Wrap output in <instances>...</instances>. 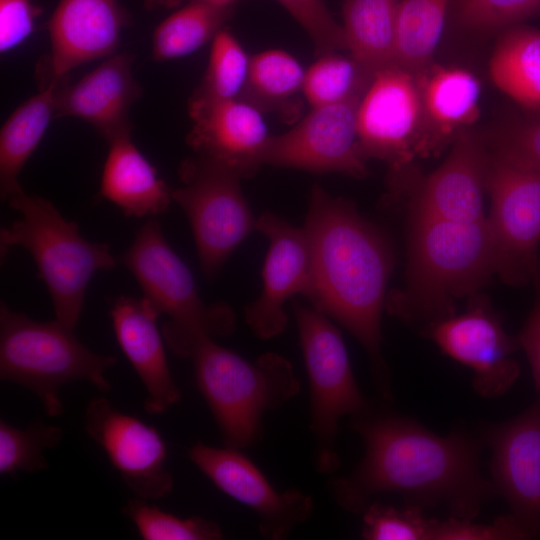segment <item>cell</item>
Returning a JSON list of instances; mask_svg holds the SVG:
<instances>
[{
  "label": "cell",
  "mask_w": 540,
  "mask_h": 540,
  "mask_svg": "<svg viewBox=\"0 0 540 540\" xmlns=\"http://www.w3.org/2000/svg\"><path fill=\"white\" fill-rule=\"evenodd\" d=\"M351 424L364 442V457L351 474L328 483L333 499L349 512L362 513L372 496L393 492L408 504L444 505L451 516L472 519L498 496L480 472L478 442L463 433L438 436L373 406Z\"/></svg>",
  "instance_id": "1"
},
{
  "label": "cell",
  "mask_w": 540,
  "mask_h": 540,
  "mask_svg": "<svg viewBox=\"0 0 540 540\" xmlns=\"http://www.w3.org/2000/svg\"><path fill=\"white\" fill-rule=\"evenodd\" d=\"M313 307L346 328L365 348L383 398L391 396L381 355V315L392 270L387 239L355 206L312 188L304 225Z\"/></svg>",
  "instance_id": "2"
},
{
  "label": "cell",
  "mask_w": 540,
  "mask_h": 540,
  "mask_svg": "<svg viewBox=\"0 0 540 540\" xmlns=\"http://www.w3.org/2000/svg\"><path fill=\"white\" fill-rule=\"evenodd\" d=\"M495 273L487 218L457 222L411 216L406 285L386 305L392 315L428 327L454 315L456 299L474 294Z\"/></svg>",
  "instance_id": "3"
},
{
  "label": "cell",
  "mask_w": 540,
  "mask_h": 540,
  "mask_svg": "<svg viewBox=\"0 0 540 540\" xmlns=\"http://www.w3.org/2000/svg\"><path fill=\"white\" fill-rule=\"evenodd\" d=\"M7 202L21 217L0 231L2 256L14 246L31 254L49 290L55 319L74 330L91 278L113 268L116 258L108 245L83 238L77 223L68 221L51 201L22 190Z\"/></svg>",
  "instance_id": "4"
},
{
  "label": "cell",
  "mask_w": 540,
  "mask_h": 540,
  "mask_svg": "<svg viewBox=\"0 0 540 540\" xmlns=\"http://www.w3.org/2000/svg\"><path fill=\"white\" fill-rule=\"evenodd\" d=\"M190 359L195 379L226 447L253 446L262 432V418L295 397L300 390L291 363L275 353L250 362L208 339Z\"/></svg>",
  "instance_id": "5"
},
{
  "label": "cell",
  "mask_w": 540,
  "mask_h": 540,
  "mask_svg": "<svg viewBox=\"0 0 540 540\" xmlns=\"http://www.w3.org/2000/svg\"><path fill=\"white\" fill-rule=\"evenodd\" d=\"M116 362L87 348L58 320L36 321L1 302L0 378L32 391L49 416L63 414L59 392L66 384L87 381L110 391L105 372Z\"/></svg>",
  "instance_id": "6"
},
{
  "label": "cell",
  "mask_w": 540,
  "mask_h": 540,
  "mask_svg": "<svg viewBox=\"0 0 540 540\" xmlns=\"http://www.w3.org/2000/svg\"><path fill=\"white\" fill-rule=\"evenodd\" d=\"M121 262L138 281L142 298L159 316H169L162 335L179 357L190 358L201 342L233 333L232 309L224 303H203L190 269L171 248L158 221L150 219L138 229Z\"/></svg>",
  "instance_id": "7"
},
{
  "label": "cell",
  "mask_w": 540,
  "mask_h": 540,
  "mask_svg": "<svg viewBox=\"0 0 540 540\" xmlns=\"http://www.w3.org/2000/svg\"><path fill=\"white\" fill-rule=\"evenodd\" d=\"M300 344L310 386V429L314 463L321 474L340 466L335 442L342 417H357L372 408L355 380L340 331L325 314L294 304Z\"/></svg>",
  "instance_id": "8"
},
{
  "label": "cell",
  "mask_w": 540,
  "mask_h": 540,
  "mask_svg": "<svg viewBox=\"0 0 540 540\" xmlns=\"http://www.w3.org/2000/svg\"><path fill=\"white\" fill-rule=\"evenodd\" d=\"M181 186L171 198L186 214L203 273L214 277L235 248L256 229L241 176L230 167L195 155L179 167Z\"/></svg>",
  "instance_id": "9"
},
{
  "label": "cell",
  "mask_w": 540,
  "mask_h": 540,
  "mask_svg": "<svg viewBox=\"0 0 540 540\" xmlns=\"http://www.w3.org/2000/svg\"><path fill=\"white\" fill-rule=\"evenodd\" d=\"M486 190L491 198L487 221L496 273L512 285L536 281L540 277V174L488 151Z\"/></svg>",
  "instance_id": "10"
},
{
  "label": "cell",
  "mask_w": 540,
  "mask_h": 540,
  "mask_svg": "<svg viewBox=\"0 0 540 540\" xmlns=\"http://www.w3.org/2000/svg\"><path fill=\"white\" fill-rule=\"evenodd\" d=\"M423 132L420 91L414 73L392 63L373 77L357 111V135L363 158L386 162L392 183L408 180L419 156Z\"/></svg>",
  "instance_id": "11"
},
{
  "label": "cell",
  "mask_w": 540,
  "mask_h": 540,
  "mask_svg": "<svg viewBox=\"0 0 540 540\" xmlns=\"http://www.w3.org/2000/svg\"><path fill=\"white\" fill-rule=\"evenodd\" d=\"M361 98L313 107L289 131L269 136L257 155V167L269 164L365 176L366 160L360 152L357 135Z\"/></svg>",
  "instance_id": "12"
},
{
  "label": "cell",
  "mask_w": 540,
  "mask_h": 540,
  "mask_svg": "<svg viewBox=\"0 0 540 540\" xmlns=\"http://www.w3.org/2000/svg\"><path fill=\"white\" fill-rule=\"evenodd\" d=\"M83 421L88 436L137 497L160 499L171 493L174 480L166 468L167 448L154 427L121 412L104 396L88 403Z\"/></svg>",
  "instance_id": "13"
},
{
  "label": "cell",
  "mask_w": 540,
  "mask_h": 540,
  "mask_svg": "<svg viewBox=\"0 0 540 540\" xmlns=\"http://www.w3.org/2000/svg\"><path fill=\"white\" fill-rule=\"evenodd\" d=\"M439 349L473 371V386L485 398L504 395L515 384L520 367L512 357L520 347L499 317L485 303L427 327Z\"/></svg>",
  "instance_id": "14"
},
{
  "label": "cell",
  "mask_w": 540,
  "mask_h": 540,
  "mask_svg": "<svg viewBox=\"0 0 540 540\" xmlns=\"http://www.w3.org/2000/svg\"><path fill=\"white\" fill-rule=\"evenodd\" d=\"M188 457L222 492L256 513L260 534L266 539H285L313 512L309 495L298 490L277 491L238 449L198 442L189 449Z\"/></svg>",
  "instance_id": "15"
},
{
  "label": "cell",
  "mask_w": 540,
  "mask_h": 540,
  "mask_svg": "<svg viewBox=\"0 0 540 540\" xmlns=\"http://www.w3.org/2000/svg\"><path fill=\"white\" fill-rule=\"evenodd\" d=\"M129 16L117 0H59L47 29L50 53L40 62V84L61 80L93 60L114 54Z\"/></svg>",
  "instance_id": "16"
},
{
  "label": "cell",
  "mask_w": 540,
  "mask_h": 540,
  "mask_svg": "<svg viewBox=\"0 0 540 540\" xmlns=\"http://www.w3.org/2000/svg\"><path fill=\"white\" fill-rule=\"evenodd\" d=\"M256 230L268 238L269 249L261 295L245 308V320L255 336L270 339L286 328L284 303L295 294H310V251L304 228L291 226L272 213L256 219Z\"/></svg>",
  "instance_id": "17"
},
{
  "label": "cell",
  "mask_w": 540,
  "mask_h": 540,
  "mask_svg": "<svg viewBox=\"0 0 540 540\" xmlns=\"http://www.w3.org/2000/svg\"><path fill=\"white\" fill-rule=\"evenodd\" d=\"M490 470L511 514L540 532V400L516 417L487 426Z\"/></svg>",
  "instance_id": "18"
},
{
  "label": "cell",
  "mask_w": 540,
  "mask_h": 540,
  "mask_svg": "<svg viewBox=\"0 0 540 540\" xmlns=\"http://www.w3.org/2000/svg\"><path fill=\"white\" fill-rule=\"evenodd\" d=\"M488 149L472 128L458 134L447 158L425 177L411 201V216L457 222L485 219Z\"/></svg>",
  "instance_id": "19"
},
{
  "label": "cell",
  "mask_w": 540,
  "mask_h": 540,
  "mask_svg": "<svg viewBox=\"0 0 540 540\" xmlns=\"http://www.w3.org/2000/svg\"><path fill=\"white\" fill-rule=\"evenodd\" d=\"M132 63L128 53L113 54L75 83L65 77L57 90L55 118L82 119L108 143L131 135L129 110L142 94Z\"/></svg>",
  "instance_id": "20"
},
{
  "label": "cell",
  "mask_w": 540,
  "mask_h": 540,
  "mask_svg": "<svg viewBox=\"0 0 540 540\" xmlns=\"http://www.w3.org/2000/svg\"><path fill=\"white\" fill-rule=\"evenodd\" d=\"M193 121L187 143L197 155L222 163L241 178L258 169L256 159L269 135L261 111L236 98L189 99Z\"/></svg>",
  "instance_id": "21"
},
{
  "label": "cell",
  "mask_w": 540,
  "mask_h": 540,
  "mask_svg": "<svg viewBox=\"0 0 540 540\" xmlns=\"http://www.w3.org/2000/svg\"><path fill=\"white\" fill-rule=\"evenodd\" d=\"M116 339L144 385V409L162 414L181 398L157 327L159 314L141 297H117L110 308Z\"/></svg>",
  "instance_id": "22"
},
{
  "label": "cell",
  "mask_w": 540,
  "mask_h": 540,
  "mask_svg": "<svg viewBox=\"0 0 540 540\" xmlns=\"http://www.w3.org/2000/svg\"><path fill=\"white\" fill-rule=\"evenodd\" d=\"M415 76L423 115L419 156L427 157L472 128L480 114L481 82L465 68L434 62Z\"/></svg>",
  "instance_id": "23"
},
{
  "label": "cell",
  "mask_w": 540,
  "mask_h": 540,
  "mask_svg": "<svg viewBox=\"0 0 540 540\" xmlns=\"http://www.w3.org/2000/svg\"><path fill=\"white\" fill-rule=\"evenodd\" d=\"M109 146L101 176V196L126 216L146 217L165 212L172 200L171 189L135 146L131 135L120 137Z\"/></svg>",
  "instance_id": "24"
},
{
  "label": "cell",
  "mask_w": 540,
  "mask_h": 540,
  "mask_svg": "<svg viewBox=\"0 0 540 540\" xmlns=\"http://www.w3.org/2000/svg\"><path fill=\"white\" fill-rule=\"evenodd\" d=\"M63 79L40 84L39 92L23 102L1 128L0 193L3 200L23 190L19 175L55 118L57 90Z\"/></svg>",
  "instance_id": "25"
},
{
  "label": "cell",
  "mask_w": 540,
  "mask_h": 540,
  "mask_svg": "<svg viewBox=\"0 0 540 540\" xmlns=\"http://www.w3.org/2000/svg\"><path fill=\"white\" fill-rule=\"evenodd\" d=\"M489 74L495 86L527 113L540 114V29L522 23L501 31Z\"/></svg>",
  "instance_id": "26"
},
{
  "label": "cell",
  "mask_w": 540,
  "mask_h": 540,
  "mask_svg": "<svg viewBox=\"0 0 540 540\" xmlns=\"http://www.w3.org/2000/svg\"><path fill=\"white\" fill-rule=\"evenodd\" d=\"M400 0H345L342 6L347 51L371 76L393 63Z\"/></svg>",
  "instance_id": "27"
},
{
  "label": "cell",
  "mask_w": 540,
  "mask_h": 540,
  "mask_svg": "<svg viewBox=\"0 0 540 540\" xmlns=\"http://www.w3.org/2000/svg\"><path fill=\"white\" fill-rule=\"evenodd\" d=\"M305 70L289 53L267 50L250 58L246 84L239 97L259 111L278 113L297 122L302 111Z\"/></svg>",
  "instance_id": "28"
},
{
  "label": "cell",
  "mask_w": 540,
  "mask_h": 540,
  "mask_svg": "<svg viewBox=\"0 0 540 540\" xmlns=\"http://www.w3.org/2000/svg\"><path fill=\"white\" fill-rule=\"evenodd\" d=\"M454 3L455 0H400L393 63L414 74L433 63Z\"/></svg>",
  "instance_id": "29"
},
{
  "label": "cell",
  "mask_w": 540,
  "mask_h": 540,
  "mask_svg": "<svg viewBox=\"0 0 540 540\" xmlns=\"http://www.w3.org/2000/svg\"><path fill=\"white\" fill-rule=\"evenodd\" d=\"M232 12L233 8L192 0L156 27L152 38L153 59L168 61L193 53L224 29Z\"/></svg>",
  "instance_id": "30"
},
{
  "label": "cell",
  "mask_w": 540,
  "mask_h": 540,
  "mask_svg": "<svg viewBox=\"0 0 540 540\" xmlns=\"http://www.w3.org/2000/svg\"><path fill=\"white\" fill-rule=\"evenodd\" d=\"M373 76L349 54L319 55L305 71L303 95L311 107H319L362 97Z\"/></svg>",
  "instance_id": "31"
},
{
  "label": "cell",
  "mask_w": 540,
  "mask_h": 540,
  "mask_svg": "<svg viewBox=\"0 0 540 540\" xmlns=\"http://www.w3.org/2000/svg\"><path fill=\"white\" fill-rule=\"evenodd\" d=\"M63 429L35 419L25 428L0 420V474L34 473L46 470L49 463L45 450L57 447Z\"/></svg>",
  "instance_id": "32"
},
{
  "label": "cell",
  "mask_w": 540,
  "mask_h": 540,
  "mask_svg": "<svg viewBox=\"0 0 540 540\" xmlns=\"http://www.w3.org/2000/svg\"><path fill=\"white\" fill-rule=\"evenodd\" d=\"M250 58L238 40L222 29L212 40L203 80L190 99L229 100L239 98L247 81Z\"/></svg>",
  "instance_id": "33"
},
{
  "label": "cell",
  "mask_w": 540,
  "mask_h": 540,
  "mask_svg": "<svg viewBox=\"0 0 540 540\" xmlns=\"http://www.w3.org/2000/svg\"><path fill=\"white\" fill-rule=\"evenodd\" d=\"M144 498H131L123 513L135 524L145 540H218L222 529L201 517L179 518L149 504Z\"/></svg>",
  "instance_id": "34"
},
{
  "label": "cell",
  "mask_w": 540,
  "mask_h": 540,
  "mask_svg": "<svg viewBox=\"0 0 540 540\" xmlns=\"http://www.w3.org/2000/svg\"><path fill=\"white\" fill-rule=\"evenodd\" d=\"M540 14V0H455L450 21L469 34L500 33Z\"/></svg>",
  "instance_id": "35"
},
{
  "label": "cell",
  "mask_w": 540,
  "mask_h": 540,
  "mask_svg": "<svg viewBox=\"0 0 540 540\" xmlns=\"http://www.w3.org/2000/svg\"><path fill=\"white\" fill-rule=\"evenodd\" d=\"M481 136L489 152L540 174V114L509 117Z\"/></svg>",
  "instance_id": "36"
},
{
  "label": "cell",
  "mask_w": 540,
  "mask_h": 540,
  "mask_svg": "<svg viewBox=\"0 0 540 540\" xmlns=\"http://www.w3.org/2000/svg\"><path fill=\"white\" fill-rule=\"evenodd\" d=\"M362 516V537L367 540H431L436 521L412 504L398 508L369 503Z\"/></svg>",
  "instance_id": "37"
},
{
  "label": "cell",
  "mask_w": 540,
  "mask_h": 540,
  "mask_svg": "<svg viewBox=\"0 0 540 540\" xmlns=\"http://www.w3.org/2000/svg\"><path fill=\"white\" fill-rule=\"evenodd\" d=\"M312 40L317 55L347 50L344 30L324 0H277Z\"/></svg>",
  "instance_id": "38"
},
{
  "label": "cell",
  "mask_w": 540,
  "mask_h": 540,
  "mask_svg": "<svg viewBox=\"0 0 540 540\" xmlns=\"http://www.w3.org/2000/svg\"><path fill=\"white\" fill-rule=\"evenodd\" d=\"M540 538V533L509 514L493 524H477L471 519L451 516L436 520L431 540H521Z\"/></svg>",
  "instance_id": "39"
},
{
  "label": "cell",
  "mask_w": 540,
  "mask_h": 540,
  "mask_svg": "<svg viewBox=\"0 0 540 540\" xmlns=\"http://www.w3.org/2000/svg\"><path fill=\"white\" fill-rule=\"evenodd\" d=\"M40 9L31 0H0V52L23 43L34 31Z\"/></svg>",
  "instance_id": "40"
},
{
  "label": "cell",
  "mask_w": 540,
  "mask_h": 540,
  "mask_svg": "<svg viewBox=\"0 0 540 540\" xmlns=\"http://www.w3.org/2000/svg\"><path fill=\"white\" fill-rule=\"evenodd\" d=\"M537 295L527 320L517 336L531 367L540 400V281H536Z\"/></svg>",
  "instance_id": "41"
},
{
  "label": "cell",
  "mask_w": 540,
  "mask_h": 540,
  "mask_svg": "<svg viewBox=\"0 0 540 540\" xmlns=\"http://www.w3.org/2000/svg\"><path fill=\"white\" fill-rule=\"evenodd\" d=\"M183 0H144V6L147 10L158 8L171 9L181 4Z\"/></svg>",
  "instance_id": "42"
},
{
  "label": "cell",
  "mask_w": 540,
  "mask_h": 540,
  "mask_svg": "<svg viewBox=\"0 0 540 540\" xmlns=\"http://www.w3.org/2000/svg\"><path fill=\"white\" fill-rule=\"evenodd\" d=\"M200 1H203V2H206L208 4H211V5H214V6H217V7H222V8H233V6L242 1V0H200Z\"/></svg>",
  "instance_id": "43"
}]
</instances>
